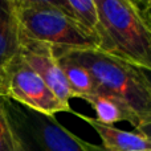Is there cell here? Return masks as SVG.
Listing matches in <instances>:
<instances>
[{"label":"cell","instance_id":"cell-5","mask_svg":"<svg viewBox=\"0 0 151 151\" xmlns=\"http://www.w3.org/2000/svg\"><path fill=\"white\" fill-rule=\"evenodd\" d=\"M3 97L49 117L63 111L74 114L70 105L58 99L44 81L24 63L20 55L7 69Z\"/></svg>","mask_w":151,"mask_h":151},{"label":"cell","instance_id":"cell-12","mask_svg":"<svg viewBox=\"0 0 151 151\" xmlns=\"http://www.w3.org/2000/svg\"><path fill=\"white\" fill-rule=\"evenodd\" d=\"M0 151H23L11 123L3 96H0Z\"/></svg>","mask_w":151,"mask_h":151},{"label":"cell","instance_id":"cell-15","mask_svg":"<svg viewBox=\"0 0 151 151\" xmlns=\"http://www.w3.org/2000/svg\"><path fill=\"white\" fill-rule=\"evenodd\" d=\"M135 130L138 131V133L143 134V135L146 137V138H149L150 141H151V119H150V121H147V122L141 123L139 126H137Z\"/></svg>","mask_w":151,"mask_h":151},{"label":"cell","instance_id":"cell-11","mask_svg":"<svg viewBox=\"0 0 151 151\" xmlns=\"http://www.w3.org/2000/svg\"><path fill=\"white\" fill-rule=\"evenodd\" d=\"M66 1L73 12L76 20L98 37L102 45V52L113 55V47L109 41L106 31L99 20L98 9H97L94 0H66Z\"/></svg>","mask_w":151,"mask_h":151},{"label":"cell","instance_id":"cell-13","mask_svg":"<svg viewBox=\"0 0 151 151\" xmlns=\"http://www.w3.org/2000/svg\"><path fill=\"white\" fill-rule=\"evenodd\" d=\"M15 4L16 9H28V8H45V7H50V8H56L60 9L63 12H65L66 15L73 16L70 7H69L66 0H12ZM76 19V17H74Z\"/></svg>","mask_w":151,"mask_h":151},{"label":"cell","instance_id":"cell-4","mask_svg":"<svg viewBox=\"0 0 151 151\" xmlns=\"http://www.w3.org/2000/svg\"><path fill=\"white\" fill-rule=\"evenodd\" d=\"M4 99L23 151H105L74 135L55 117L35 111L7 97Z\"/></svg>","mask_w":151,"mask_h":151},{"label":"cell","instance_id":"cell-3","mask_svg":"<svg viewBox=\"0 0 151 151\" xmlns=\"http://www.w3.org/2000/svg\"><path fill=\"white\" fill-rule=\"evenodd\" d=\"M20 32L28 39L49 44L55 53L98 49L101 41L74 17L56 8L17 9Z\"/></svg>","mask_w":151,"mask_h":151},{"label":"cell","instance_id":"cell-9","mask_svg":"<svg viewBox=\"0 0 151 151\" xmlns=\"http://www.w3.org/2000/svg\"><path fill=\"white\" fill-rule=\"evenodd\" d=\"M88 102L96 111V119L104 125L113 126L114 123L122 122V121L131 123L134 127L139 125V118L135 115V113L122 99L115 96L99 91L94 97H91Z\"/></svg>","mask_w":151,"mask_h":151},{"label":"cell","instance_id":"cell-2","mask_svg":"<svg viewBox=\"0 0 151 151\" xmlns=\"http://www.w3.org/2000/svg\"><path fill=\"white\" fill-rule=\"evenodd\" d=\"M113 56L151 74V24L125 0H94Z\"/></svg>","mask_w":151,"mask_h":151},{"label":"cell","instance_id":"cell-1","mask_svg":"<svg viewBox=\"0 0 151 151\" xmlns=\"http://www.w3.org/2000/svg\"><path fill=\"white\" fill-rule=\"evenodd\" d=\"M58 55L88 69L96 80L98 93L121 98L139 118V125L151 119V83L142 69L98 49L73 50L56 56Z\"/></svg>","mask_w":151,"mask_h":151},{"label":"cell","instance_id":"cell-16","mask_svg":"<svg viewBox=\"0 0 151 151\" xmlns=\"http://www.w3.org/2000/svg\"><path fill=\"white\" fill-rule=\"evenodd\" d=\"M125 1H127L129 4H131V5H133V7H134V0H125Z\"/></svg>","mask_w":151,"mask_h":151},{"label":"cell","instance_id":"cell-7","mask_svg":"<svg viewBox=\"0 0 151 151\" xmlns=\"http://www.w3.org/2000/svg\"><path fill=\"white\" fill-rule=\"evenodd\" d=\"M20 55V24L12 0H0V96L8 66Z\"/></svg>","mask_w":151,"mask_h":151},{"label":"cell","instance_id":"cell-14","mask_svg":"<svg viewBox=\"0 0 151 151\" xmlns=\"http://www.w3.org/2000/svg\"><path fill=\"white\" fill-rule=\"evenodd\" d=\"M134 7L151 24V0H134Z\"/></svg>","mask_w":151,"mask_h":151},{"label":"cell","instance_id":"cell-10","mask_svg":"<svg viewBox=\"0 0 151 151\" xmlns=\"http://www.w3.org/2000/svg\"><path fill=\"white\" fill-rule=\"evenodd\" d=\"M56 57H57L58 64L63 69V73L65 76L69 86L76 93L77 98H82L88 102L91 97H94L98 93V86L96 83V80L89 73L88 69L76 61L70 60L66 56L58 55Z\"/></svg>","mask_w":151,"mask_h":151},{"label":"cell","instance_id":"cell-6","mask_svg":"<svg viewBox=\"0 0 151 151\" xmlns=\"http://www.w3.org/2000/svg\"><path fill=\"white\" fill-rule=\"evenodd\" d=\"M20 56L58 99L69 104L72 98H77L63 73L55 49L49 44L28 39L20 32Z\"/></svg>","mask_w":151,"mask_h":151},{"label":"cell","instance_id":"cell-17","mask_svg":"<svg viewBox=\"0 0 151 151\" xmlns=\"http://www.w3.org/2000/svg\"><path fill=\"white\" fill-rule=\"evenodd\" d=\"M145 73H146V72H145ZM146 76H147V77H149V81H150V83H151V74H149V73H146Z\"/></svg>","mask_w":151,"mask_h":151},{"label":"cell","instance_id":"cell-8","mask_svg":"<svg viewBox=\"0 0 151 151\" xmlns=\"http://www.w3.org/2000/svg\"><path fill=\"white\" fill-rule=\"evenodd\" d=\"M86 123L91 126L102 141V149L105 151H151V141L138 133V131H126L117 129L111 125H104L96 118L78 114Z\"/></svg>","mask_w":151,"mask_h":151}]
</instances>
